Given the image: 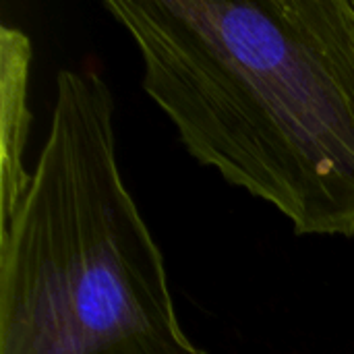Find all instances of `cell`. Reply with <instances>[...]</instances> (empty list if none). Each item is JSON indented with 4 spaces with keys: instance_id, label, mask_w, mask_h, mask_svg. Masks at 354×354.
Wrapping results in <instances>:
<instances>
[{
    "instance_id": "1",
    "label": "cell",
    "mask_w": 354,
    "mask_h": 354,
    "mask_svg": "<svg viewBox=\"0 0 354 354\" xmlns=\"http://www.w3.org/2000/svg\"><path fill=\"white\" fill-rule=\"evenodd\" d=\"M203 166L301 236H354V0H108Z\"/></svg>"
},
{
    "instance_id": "2",
    "label": "cell",
    "mask_w": 354,
    "mask_h": 354,
    "mask_svg": "<svg viewBox=\"0 0 354 354\" xmlns=\"http://www.w3.org/2000/svg\"><path fill=\"white\" fill-rule=\"evenodd\" d=\"M0 354H209L178 322L93 68L58 71L29 189L0 228Z\"/></svg>"
},
{
    "instance_id": "3",
    "label": "cell",
    "mask_w": 354,
    "mask_h": 354,
    "mask_svg": "<svg viewBox=\"0 0 354 354\" xmlns=\"http://www.w3.org/2000/svg\"><path fill=\"white\" fill-rule=\"evenodd\" d=\"M31 39L17 27H0V228L23 201L31 172L25 168V149L31 127L27 102Z\"/></svg>"
}]
</instances>
